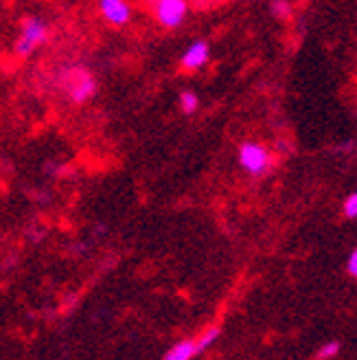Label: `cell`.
<instances>
[{"label":"cell","mask_w":357,"mask_h":360,"mask_svg":"<svg viewBox=\"0 0 357 360\" xmlns=\"http://www.w3.org/2000/svg\"><path fill=\"white\" fill-rule=\"evenodd\" d=\"M101 18L112 27H125L132 20L130 0H99L97 3Z\"/></svg>","instance_id":"5"},{"label":"cell","mask_w":357,"mask_h":360,"mask_svg":"<svg viewBox=\"0 0 357 360\" xmlns=\"http://www.w3.org/2000/svg\"><path fill=\"white\" fill-rule=\"evenodd\" d=\"M154 15V20L163 29L182 27L189 13V0H147L145 3Z\"/></svg>","instance_id":"4"},{"label":"cell","mask_w":357,"mask_h":360,"mask_svg":"<svg viewBox=\"0 0 357 360\" xmlns=\"http://www.w3.org/2000/svg\"><path fill=\"white\" fill-rule=\"evenodd\" d=\"M270 13L276 20H288L292 15V3L290 0H270Z\"/></svg>","instance_id":"9"},{"label":"cell","mask_w":357,"mask_h":360,"mask_svg":"<svg viewBox=\"0 0 357 360\" xmlns=\"http://www.w3.org/2000/svg\"><path fill=\"white\" fill-rule=\"evenodd\" d=\"M60 86L73 103H86L97 95V79L83 66H68L60 75Z\"/></svg>","instance_id":"1"},{"label":"cell","mask_w":357,"mask_h":360,"mask_svg":"<svg viewBox=\"0 0 357 360\" xmlns=\"http://www.w3.org/2000/svg\"><path fill=\"white\" fill-rule=\"evenodd\" d=\"M210 62V44L206 40H195L191 42L182 58H180V66L182 70H187V73H195V70H202L206 64Z\"/></svg>","instance_id":"6"},{"label":"cell","mask_w":357,"mask_h":360,"mask_svg":"<svg viewBox=\"0 0 357 360\" xmlns=\"http://www.w3.org/2000/svg\"><path fill=\"white\" fill-rule=\"evenodd\" d=\"M346 273H349L353 279H357V248L351 250V255H349V259H346Z\"/></svg>","instance_id":"12"},{"label":"cell","mask_w":357,"mask_h":360,"mask_svg":"<svg viewBox=\"0 0 357 360\" xmlns=\"http://www.w3.org/2000/svg\"><path fill=\"white\" fill-rule=\"evenodd\" d=\"M202 345L198 338H191V340H180V343H175L167 354H165V360H191L193 356L202 354Z\"/></svg>","instance_id":"7"},{"label":"cell","mask_w":357,"mask_h":360,"mask_svg":"<svg viewBox=\"0 0 357 360\" xmlns=\"http://www.w3.org/2000/svg\"><path fill=\"white\" fill-rule=\"evenodd\" d=\"M237 163L239 167L252 178H263L272 172L274 158L272 152L267 150L259 141H243L237 150Z\"/></svg>","instance_id":"3"},{"label":"cell","mask_w":357,"mask_h":360,"mask_svg":"<svg viewBox=\"0 0 357 360\" xmlns=\"http://www.w3.org/2000/svg\"><path fill=\"white\" fill-rule=\"evenodd\" d=\"M48 33H50V27L44 18L40 15H27L22 25H20V33H18V38L13 42V53L20 60L33 56L35 51H38L42 44H46L48 40Z\"/></svg>","instance_id":"2"},{"label":"cell","mask_w":357,"mask_h":360,"mask_svg":"<svg viewBox=\"0 0 357 360\" xmlns=\"http://www.w3.org/2000/svg\"><path fill=\"white\" fill-rule=\"evenodd\" d=\"M177 108H180L182 115H195L200 110V95L195 90H182L177 95Z\"/></svg>","instance_id":"8"},{"label":"cell","mask_w":357,"mask_h":360,"mask_svg":"<svg viewBox=\"0 0 357 360\" xmlns=\"http://www.w3.org/2000/svg\"><path fill=\"white\" fill-rule=\"evenodd\" d=\"M342 215L346 220H357V189L351 191L342 202Z\"/></svg>","instance_id":"10"},{"label":"cell","mask_w":357,"mask_h":360,"mask_svg":"<svg viewBox=\"0 0 357 360\" xmlns=\"http://www.w3.org/2000/svg\"><path fill=\"white\" fill-rule=\"evenodd\" d=\"M337 354H340V343H337V340H331V343L323 345V349L318 352V358L320 360H329V358H333Z\"/></svg>","instance_id":"11"}]
</instances>
